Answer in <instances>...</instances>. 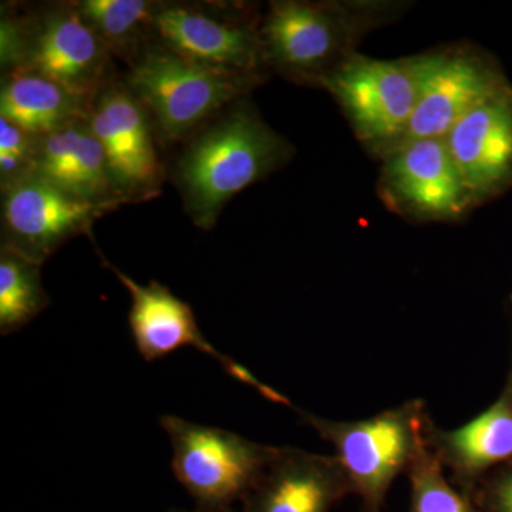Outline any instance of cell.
<instances>
[{"label":"cell","instance_id":"ac0fdd59","mask_svg":"<svg viewBox=\"0 0 512 512\" xmlns=\"http://www.w3.org/2000/svg\"><path fill=\"white\" fill-rule=\"evenodd\" d=\"M92 100L30 70H18L3 77L0 117L18 124L36 136L52 133L89 116Z\"/></svg>","mask_w":512,"mask_h":512},{"label":"cell","instance_id":"52a82bcc","mask_svg":"<svg viewBox=\"0 0 512 512\" xmlns=\"http://www.w3.org/2000/svg\"><path fill=\"white\" fill-rule=\"evenodd\" d=\"M417 60L419 97L396 148L426 138H446L470 111L510 86L497 63L474 50L426 53Z\"/></svg>","mask_w":512,"mask_h":512},{"label":"cell","instance_id":"44dd1931","mask_svg":"<svg viewBox=\"0 0 512 512\" xmlns=\"http://www.w3.org/2000/svg\"><path fill=\"white\" fill-rule=\"evenodd\" d=\"M74 8L109 50L120 53L151 26L157 5L146 0H83Z\"/></svg>","mask_w":512,"mask_h":512},{"label":"cell","instance_id":"603a6c76","mask_svg":"<svg viewBox=\"0 0 512 512\" xmlns=\"http://www.w3.org/2000/svg\"><path fill=\"white\" fill-rule=\"evenodd\" d=\"M476 495L483 512H512V461L484 478Z\"/></svg>","mask_w":512,"mask_h":512},{"label":"cell","instance_id":"ba28073f","mask_svg":"<svg viewBox=\"0 0 512 512\" xmlns=\"http://www.w3.org/2000/svg\"><path fill=\"white\" fill-rule=\"evenodd\" d=\"M2 191V248L40 265L70 239L89 235L94 222L111 211L33 171Z\"/></svg>","mask_w":512,"mask_h":512},{"label":"cell","instance_id":"ffe728a7","mask_svg":"<svg viewBox=\"0 0 512 512\" xmlns=\"http://www.w3.org/2000/svg\"><path fill=\"white\" fill-rule=\"evenodd\" d=\"M409 474L410 512H483L470 494L457 490L447 480L443 464L430 446L429 434L414 454Z\"/></svg>","mask_w":512,"mask_h":512},{"label":"cell","instance_id":"8992f818","mask_svg":"<svg viewBox=\"0 0 512 512\" xmlns=\"http://www.w3.org/2000/svg\"><path fill=\"white\" fill-rule=\"evenodd\" d=\"M319 87L338 101L360 143L383 158L399 146L412 120L419 97V60L355 53Z\"/></svg>","mask_w":512,"mask_h":512},{"label":"cell","instance_id":"30bf717a","mask_svg":"<svg viewBox=\"0 0 512 512\" xmlns=\"http://www.w3.org/2000/svg\"><path fill=\"white\" fill-rule=\"evenodd\" d=\"M87 119L124 201L156 197L163 170L154 146L151 119L130 89L106 84L94 97Z\"/></svg>","mask_w":512,"mask_h":512},{"label":"cell","instance_id":"d6986e66","mask_svg":"<svg viewBox=\"0 0 512 512\" xmlns=\"http://www.w3.org/2000/svg\"><path fill=\"white\" fill-rule=\"evenodd\" d=\"M50 298L42 282V265L10 249L0 251V333L18 332L46 308Z\"/></svg>","mask_w":512,"mask_h":512},{"label":"cell","instance_id":"9a60e30c","mask_svg":"<svg viewBox=\"0 0 512 512\" xmlns=\"http://www.w3.org/2000/svg\"><path fill=\"white\" fill-rule=\"evenodd\" d=\"M352 494L336 457L278 447L239 512H330Z\"/></svg>","mask_w":512,"mask_h":512},{"label":"cell","instance_id":"6da1fadb","mask_svg":"<svg viewBox=\"0 0 512 512\" xmlns=\"http://www.w3.org/2000/svg\"><path fill=\"white\" fill-rule=\"evenodd\" d=\"M291 156V144L251 104L239 101L198 134L178 160L175 180L185 210L197 227L211 229L238 192L274 173Z\"/></svg>","mask_w":512,"mask_h":512},{"label":"cell","instance_id":"4fadbf2b","mask_svg":"<svg viewBox=\"0 0 512 512\" xmlns=\"http://www.w3.org/2000/svg\"><path fill=\"white\" fill-rule=\"evenodd\" d=\"M474 204L512 188V87L467 114L446 137Z\"/></svg>","mask_w":512,"mask_h":512},{"label":"cell","instance_id":"7402d4cb","mask_svg":"<svg viewBox=\"0 0 512 512\" xmlns=\"http://www.w3.org/2000/svg\"><path fill=\"white\" fill-rule=\"evenodd\" d=\"M39 136L0 117V183L3 188L32 173Z\"/></svg>","mask_w":512,"mask_h":512},{"label":"cell","instance_id":"5b68a950","mask_svg":"<svg viewBox=\"0 0 512 512\" xmlns=\"http://www.w3.org/2000/svg\"><path fill=\"white\" fill-rule=\"evenodd\" d=\"M160 424L173 446L174 476L195 507L220 510L241 504L278 451L181 417L163 416Z\"/></svg>","mask_w":512,"mask_h":512},{"label":"cell","instance_id":"e0dca14e","mask_svg":"<svg viewBox=\"0 0 512 512\" xmlns=\"http://www.w3.org/2000/svg\"><path fill=\"white\" fill-rule=\"evenodd\" d=\"M430 446L461 490L474 493L488 473L512 461V370L501 396L457 430L429 429Z\"/></svg>","mask_w":512,"mask_h":512},{"label":"cell","instance_id":"8fae6325","mask_svg":"<svg viewBox=\"0 0 512 512\" xmlns=\"http://www.w3.org/2000/svg\"><path fill=\"white\" fill-rule=\"evenodd\" d=\"M104 266L114 272L130 293L128 323L138 353L146 362H154L190 346L204 355L214 357L232 379L254 387L264 397L271 394V387L256 380L244 366L225 356L208 342L198 326L191 306L177 298L167 286L156 281L140 285L109 262L104 261Z\"/></svg>","mask_w":512,"mask_h":512},{"label":"cell","instance_id":"277c9868","mask_svg":"<svg viewBox=\"0 0 512 512\" xmlns=\"http://www.w3.org/2000/svg\"><path fill=\"white\" fill-rule=\"evenodd\" d=\"M256 77L212 69L163 45L137 57L128 89L168 141L187 137L217 111L245 97Z\"/></svg>","mask_w":512,"mask_h":512},{"label":"cell","instance_id":"cb8c5ba5","mask_svg":"<svg viewBox=\"0 0 512 512\" xmlns=\"http://www.w3.org/2000/svg\"><path fill=\"white\" fill-rule=\"evenodd\" d=\"M168 512H239L235 508H220V510H211V508H200L194 507V510H180V508H174Z\"/></svg>","mask_w":512,"mask_h":512},{"label":"cell","instance_id":"2e32d148","mask_svg":"<svg viewBox=\"0 0 512 512\" xmlns=\"http://www.w3.org/2000/svg\"><path fill=\"white\" fill-rule=\"evenodd\" d=\"M33 173L80 200L116 210L123 204L89 119L39 136Z\"/></svg>","mask_w":512,"mask_h":512},{"label":"cell","instance_id":"3957f363","mask_svg":"<svg viewBox=\"0 0 512 512\" xmlns=\"http://www.w3.org/2000/svg\"><path fill=\"white\" fill-rule=\"evenodd\" d=\"M332 444L362 512H382L390 485L409 468L429 434L430 419L420 402H410L359 421H333L299 412Z\"/></svg>","mask_w":512,"mask_h":512},{"label":"cell","instance_id":"7c38bea8","mask_svg":"<svg viewBox=\"0 0 512 512\" xmlns=\"http://www.w3.org/2000/svg\"><path fill=\"white\" fill-rule=\"evenodd\" d=\"M109 52L77 9L63 6L28 20V47L20 70L43 74L93 101L106 86Z\"/></svg>","mask_w":512,"mask_h":512},{"label":"cell","instance_id":"9c48e42d","mask_svg":"<svg viewBox=\"0 0 512 512\" xmlns=\"http://www.w3.org/2000/svg\"><path fill=\"white\" fill-rule=\"evenodd\" d=\"M380 192L393 211L421 221H453L477 207L446 138H426L382 158Z\"/></svg>","mask_w":512,"mask_h":512},{"label":"cell","instance_id":"5bb4252c","mask_svg":"<svg viewBox=\"0 0 512 512\" xmlns=\"http://www.w3.org/2000/svg\"><path fill=\"white\" fill-rule=\"evenodd\" d=\"M161 45L192 62L254 76L265 63L259 30L190 6H157L151 22Z\"/></svg>","mask_w":512,"mask_h":512},{"label":"cell","instance_id":"7a4b0ae2","mask_svg":"<svg viewBox=\"0 0 512 512\" xmlns=\"http://www.w3.org/2000/svg\"><path fill=\"white\" fill-rule=\"evenodd\" d=\"M386 18L383 3L272 2L259 29L265 63L295 82L319 86Z\"/></svg>","mask_w":512,"mask_h":512}]
</instances>
